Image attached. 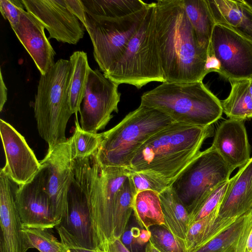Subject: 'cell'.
Instances as JSON below:
<instances>
[{
    "mask_svg": "<svg viewBox=\"0 0 252 252\" xmlns=\"http://www.w3.org/2000/svg\"><path fill=\"white\" fill-rule=\"evenodd\" d=\"M86 13L97 16L122 18L135 13L148 3L141 0H82Z\"/></svg>",
    "mask_w": 252,
    "mask_h": 252,
    "instance_id": "28",
    "label": "cell"
},
{
    "mask_svg": "<svg viewBox=\"0 0 252 252\" xmlns=\"http://www.w3.org/2000/svg\"><path fill=\"white\" fill-rule=\"evenodd\" d=\"M55 228L60 238L62 252H102L100 250L91 249L83 246L60 225Z\"/></svg>",
    "mask_w": 252,
    "mask_h": 252,
    "instance_id": "37",
    "label": "cell"
},
{
    "mask_svg": "<svg viewBox=\"0 0 252 252\" xmlns=\"http://www.w3.org/2000/svg\"><path fill=\"white\" fill-rule=\"evenodd\" d=\"M40 163L41 168L33 180L17 187L15 201L23 227L49 229L60 223L54 217L47 192L46 166Z\"/></svg>",
    "mask_w": 252,
    "mask_h": 252,
    "instance_id": "12",
    "label": "cell"
},
{
    "mask_svg": "<svg viewBox=\"0 0 252 252\" xmlns=\"http://www.w3.org/2000/svg\"><path fill=\"white\" fill-rule=\"evenodd\" d=\"M129 177L136 193L144 190H152L159 194L170 185L167 181L151 171H130Z\"/></svg>",
    "mask_w": 252,
    "mask_h": 252,
    "instance_id": "35",
    "label": "cell"
},
{
    "mask_svg": "<svg viewBox=\"0 0 252 252\" xmlns=\"http://www.w3.org/2000/svg\"><path fill=\"white\" fill-rule=\"evenodd\" d=\"M164 225L173 234L185 241L189 227V214L172 189L168 187L159 194Z\"/></svg>",
    "mask_w": 252,
    "mask_h": 252,
    "instance_id": "23",
    "label": "cell"
},
{
    "mask_svg": "<svg viewBox=\"0 0 252 252\" xmlns=\"http://www.w3.org/2000/svg\"><path fill=\"white\" fill-rule=\"evenodd\" d=\"M216 24L252 40V8L244 0H206Z\"/></svg>",
    "mask_w": 252,
    "mask_h": 252,
    "instance_id": "21",
    "label": "cell"
},
{
    "mask_svg": "<svg viewBox=\"0 0 252 252\" xmlns=\"http://www.w3.org/2000/svg\"><path fill=\"white\" fill-rule=\"evenodd\" d=\"M0 171V237L7 252H26L29 249L22 231V222L17 210L15 193L18 186Z\"/></svg>",
    "mask_w": 252,
    "mask_h": 252,
    "instance_id": "17",
    "label": "cell"
},
{
    "mask_svg": "<svg viewBox=\"0 0 252 252\" xmlns=\"http://www.w3.org/2000/svg\"><path fill=\"white\" fill-rule=\"evenodd\" d=\"M209 46L220 63L221 76L228 80L252 78V40L216 24Z\"/></svg>",
    "mask_w": 252,
    "mask_h": 252,
    "instance_id": "11",
    "label": "cell"
},
{
    "mask_svg": "<svg viewBox=\"0 0 252 252\" xmlns=\"http://www.w3.org/2000/svg\"><path fill=\"white\" fill-rule=\"evenodd\" d=\"M187 16L196 39L208 50L213 30L216 25L206 0H182Z\"/></svg>",
    "mask_w": 252,
    "mask_h": 252,
    "instance_id": "26",
    "label": "cell"
},
{
    "mask_svg": "<svg viewBox=\"0 0 252 252\" xmlns=\"http://www.w3.org/2000/svg\"><path fill=\"white\" fill-rule=\"evenodd\" d=\"M21 0H0V11L2 17L8 20L12 28L20 22L21 11L24 9Z\"/></svg>",
    "mask_w": 252,
    "mask_h": 252,
    "instance_id": "36",
    "label": "cell"
},
{
    "mask_svg": "<svg viewBox=\"0 0 252 252\" xmlns=\"http://www.w3.org/2000/svg\"><path fill=\"white\" fill-rule=\"evenodd\" d=\"M75 124V130L72 136L74 158H84L90 157L98 149L99 133H92L82 130L78 118H76Z\"/></svg>",
    "mask_w": 252,
    "mask_h": 252,
    "instance_id": "33",
    "label": "cell"
},
{
    "mask_svg": "<svg viewBox=\"0 0 252 252\" xmlns=\"http://www.w3.org/2000/svg\"><path fill=\"white\" fill-rule=\"evenodd\" d=\"M145 252H160L149 241V243L146 246Z\"/></svg>",
    "mask_w": 252,
    "mask_h": 252,
    "instance_id": "44",
    "label": "cell"
},
{
    "mask_svg": "<svg viewBox=\"0 0 252 252\" xmlns=\"http://www.w3.org/2000/svg\"><path fill=\"white\" fill-rule=\"evenodd\" d=\"M104 252H130L121 240L114 239L107 243L102 250Z\"/></svg>",
    "mask_w": 252,
    "mask_h": 252,
    "instance_id": "41",
    "label": "cell"
},
{
    "mask_svg": "<svg viewBox=\"0 0 252 252\" xmlns=\"http://www.w3.org/2000/svg\"><path fill=\"white\" fill-rule=\"evenodd\" d=\"M106 77L118 85L129 84L137 89L151 82H165L157 35L155 2L149 3L139 29Z\"/></svg>",
    "mask_w": 252,
    "mask_h": 252,
    "instance_id": "7",
    "label": "cell"
},
{
    "mask_svg": "<svg viewBox=\"0 0 252 252\" xmlns=\"http://www.w3.org/2000/svg\"><path fill=\"white\" fill-rule=\"evenodd\" d=\"M213 132L212 125L203 127L173 122L143 144L128 169L153 172L171 185L200 152L203 143Z\"/></svg>",
    "mask_w": 252,
    "mask_h": 252,
    "instance_id": "2",
    "label": "cell"
},
{
    "mask_svg": "<svg viewBox=\"0 0 252 252\" xmlns=\"http://www.w3.org/2000/svg\"><path fill=\"white\" fill-rule=\"evenodd\" d=\"M0 133L5 156L0 170L17 186L31 182L41 168L25 137L10 124L0 120Z\"/></svg>",
    "mask_w": 252,
    "mask_h": 252,
    "instance_id": "15",
    "label": "cell"
},
{
    "mask_svg": "<svg viewBox=\"0 0 252 252\" xmlns=\"http://www.w3.org/2000/svg\"><path fill=\"white\" fill-rule=\"evenodd\" d=\"M26 11L39 21L48 39L76 44L83 37L84 27L67 8L64 0H21Z\"/></svg>",
    "mask_w": 252,
    "mask_h": 252,
    "instance_id": "14",
    "label": "cell"
},
{
    "mask_svg": "<svg viewBox=\"0 0 252 252\" xmlns=\"http://www.w3.org/2000/svg\"><path fill=\"white\" fill-rule=\"evenodd\" d=\"M68 10L75 15L83 25L86 26V12L81 0H64Z\"/></svg>",
    "mask_w": 252,
    "mask_h": 252,
    "instance_id": "39",
    "label": "cell"
},
{
    "mask_svg": "<svg viewBox=\"0 0 252 252\" xmlns=\"http://www.w3.org/2000/svg\"><path fill=\"white\" fill-rule=\"evenodd\" d=\"M155 17L165 82L202 81L207 50L198 43L182 0L157 1Z\"/></svg>",
    "mask_w": 252,
    "mask_h": 252,
    "instance_id": "1",
    "label": "cell"
},
{
    "mask_svg": "<svg viewBox=\"0 0 252 252\" xmlns=\"http://www.w3.org/2000/svg\"><path fill=\"white\" fill-rule=\"evenodd\" d=\"M220 63L214 55L211 48L209 45L205 65V74L207 75L211 72H216L220 73Z\"/></svg>",
    "mask_w": 252,
    "mask_h": 252,
    "instance_id": "40",
    "label": "cell"
},
{
    "mask_svg": "<svg viewBox=\"0 0 252 252\" xmlns=\"http://www.w3.org/2000/svg\"><path fill=\"white\" fill-rule=\"evenodd\" d=\"M134 216L138 224L145 229L165 224L159 194L144 190L135 194L133 203Z\"/></svg>",
    "mask_w": 252,
    "mask_h": 252,
    "instance_id": "27",
    "label": "cell"
},
{
    "mask_svg": "<svg viewBox=\"0 0 252 252\" xmlns=\"http://www.w3.org/2000/svg\"><path fill=\"white\" fill-rule=\"evenodd\" d=\"M136 194L135 187L129 174L116 198L113 215L114 239H121L125 231L133 211V200Z\"/></svg>",
    "mask_w": 252,
    "mask_h": 252,
    "instance_id": "29",
    "label": "cell"
},
{
    "mask_svg": "<svg viewBox=\"0 0 252 252\" xmlns=\"http://www.w3.org/2000/svg\"><path fill=\"white\" fill-rule=\"evenodd\" d=\"M212 146L233 170L250 159V145L244 121L228 119L216 131Z\"/></svg>",
    "mask_w": 252,
    "mask_h": 252,
    "instance_id": "18",
    "label": "cell"
},
{
    "mask_svg": "<svg viewBox=\"0 0 252 252\" xmlns=\"http://www.w3.org/2000/svg\"><path fill=\"white\" fill-rule=\"evenodd\" d=\"M244 1L252 8V0H244Z\"/></svg>",
    "mask_w": 252,
    "mask_h": 252,
    "instance_id": "47",
    "label": "cell"
},
{
    "mask_svg": "<svg viewBox=\"0 0 252 252\" xmlns=\"http://www.w3.org/2000/svg\"><path fill=\"white\" fill-rule=\"evenodd\" d=\"M233 171L211 146L200 152L170 187L189 214L217 187L229 180Z\"/></svg>",
    "mask_w": 252,
    "mask_h": 252,
    "instance_id": "9",
    "label": "cell"
},
{
    "mask_svg": "<svg viewBox=\"0 0 252 252\" xmlns=\"http://www.w3.org/2000/svg\"><path fill=\"white\" fill-rule=\"evenodd\" d=\"M228 97L221 101L222 111L228 119L245 121L252 118V99L249 92V79H231Z\"/></svg>",
    "mask_w": 252,
    "mask_h": 252,
    "instance_id": "25",
    "label": "cell"
},
{
    "mask_svg": "<svg viewBox=\"0 0 252 252\" xmlns=\"http://www.w3.org/2000/svg\"><path fill=\"white\" fill-rule=\"evenodd\" d=\"M219 210L215 211L189 225L185 240L188 252H193L205 245L239 218H221L219 217Z\"/></svg>",
    "mask_w": 252,
    "mask_h": 252,
    "instance_id": "22",
    "label": "cell"
},
{
    "mask_svg": "<svg viewBox=\"0 0 252 252\" xmlns=\"http://www.w3.org/2000/svg\"><path fill=\"white\" fill-rule=\"evenodd\" d=\"M138 241L140 243H145L149 241L151 237V232L149 230H142L137 235Z\"/></svg>",
    "mask_w": 252,
    "mask_h": 252,
    "instance_id": "43",
    "label": "cell"
},
{
    "mask_svg": "<svg viewBox=\"0 0 252 252\" xmlns=\"http://www.w3.org/2000/svg\"><path fill=\"white\" fill-rule=\"evenodd\" d=\"M0 252H7L4 243L1 237H0Z\"/></svg>",
    "mask_w": 252,
    "mask_h": 252,
    "instance_id": "45",
    "label": "cell"
},
{
    "mask_svg": "<svg viewBox=\"0 0 252 252\" xmlns=\"http://www.w3.org/2000/svg\"><path fill=\"white\" fill-rule=\"evenodd\" d=\"M29 248H34L39 252L62 251L61 241H58L48 229L22 228Z\"/></svg>",
    "mask_w": 252,
    "mask_h": 252,
    "instance_id": "32",
    "label": "cell"
},
{
    "mask_svg": "<svg viewBox=\"0 0 252 252\" xmlns=\"http://www.w3.org/2000/svg\"><path fill=\"white\" fill-rule=\"evenodd\" d=\"M60 225L83 246L99 250L94 234L87 197L74 174L68 195L66 214Z\"/></svg>",
    "mask_w": 252,
    "mask_h": 252,
    "instance_id": "16",
    "label": "cell"
},
{
    "mask_svg": "<svg viewBox=\"0 0 252 252\" xmlns=\"http://www.w3.org/2000/svg\"><path fill=\"white\" fill-rule=\"evenodd\" d=\"M62 252V251H61V252Z\"/></svg>",
    "mask_w": 252,
    "mask_h": 252,
    "instance_id": "48",
    "label": "cell"
},
{
    "mask_svg": "<svg viewBox=\"0 0 252 252\" xmlns=\"http://www.w3.org/2000/svg\"><path fill=\"white\" fill-rule=\"evenodd\" d=\"M69 60L60 59L41 75L33 102L34 117L40 137L48 151L66 142L67 124L72 113L68 97Z\"/></svg>",
    "mask_w": 252,
    "mask_h": 252,
    "instance_id": "6",
    "label": "cell"
},
{
    "mask_svg": "<svg viewBox=\"0 0 252 252\" xmlns=\"http://www.w3.org/2000/svg\"><path fill=\"white\" fill-rule=\"evenodd\" d=\"M12 29L33 60L40 74H45L55 63L56 53L45 35L44 26L31 14L22 9L19 24Z\"/></svg>",
    "mask_w": 252,
    "mask_h": 252,
    "instance_id": "19",
    "label": "cell"
},
{
    "mask_svg": "<svg viewBox=\"0 0 252 252\" xmlns=\"http://www.w3.org/2000/svg\"><path fill=\"white\" fill-rule=\"evenodd\" d=\"M229 183V180L217 187L196 208L189 213V226L193 222L220 209Z\"/></svg>",
    "mask_w": 252,
    "mask_h": 252,
    "instance_id": "34",
    "label": "cell"
},
{
    "mask_svg": "<svg viewBox=\"0 0 252 252\" xmlns=\"http://www.w3.org/2000/svg\"><path fill=\"white\" fill-rule=\"evenodd\" d=\"M142 9L122 18L97 16L86 12V26L93 45V55L106 76L120 59L147 12Z\"/></svg>",
    "mask_w": 252,
    "mask_h": 252,
    "instance_id": "8",
    "label": "cell"
},
{
    "mask_svg": "<svg viewBox=\"0 0 252 252\" xmlns=\"http://www.w3.org/2000/svg\"><path fill=\"white\" fill-rule=\"evenodd\" d=\"M7 98V89L4 83L1 70L0 72V111L1 112Z\"/></svg>",
    "mask_w": 252,
    "mask_h": 252,
    "instance_id": "42",
    "label": "cell"
},
{
    "mask_svg": "<svg viewBox=\"0 0 252 252\" xmlns=\"http://www.w3.org/2000/svg\"><path fill=\"white\" fill-rule=\"evenodd\" d=\"M249 92L252 99V78L249 79Z\"/></svg>",
    "mask_w": 252,
    "mask_h": 252,
    "instance_id": "46",
    "label": "cell"
},
{
    "mask_svg": "<svg viewBox=\"0 0 252 252\" xmlns=\"http://www.w3.org/2000/svg\"><path fill=\"white\" fill-rule=\"evenodd\" d=\"M173 122L160 111L140 105L114 127L99 133L94 157L100 166L128 168L143 144Z\"/></svg>",
    "mask_w": 252,
    "mask_h": 252,
    "instance_id": "5",
    "label": "cell"
},
{
    "mask_svg": "<svg viewBox=\"0 0 252 252\" xmlns=\"http://www.w3.org/2000/svg\"><path fill=\"white\" fill-rule=\"evenodd\" d=\"M118 86L99 70L90 69L79 112L82 130L96 134L105 128L112 113L118 112Z\"/></svg>",
    "mask_w": 252,
    "mask_h": 252,
    "instance_id": "10",
    "label": "cell"
},
{
    "mask_svg": "<svg viewBox=\"0 0 252 252\" xmlns=\"http://www.w3.org/2000/svg\"><path fill=\"white\" fill-rule=\"evenodd\" d=\"M251 212L239 217L225 230L193 252H236Z\"/></svg>",
    "mask_w": 252,
    "mask_h": 252,
    "instance_id": "30",
    "label": "cell"
},
{
    "mask_svg": "<svg viewBox=\"0 0 252 252\" xmlns=\"http://www.w3.org/2000/svg\"><path fill=\"white\" fill-rule=\"evenodd\" d=\"M236 252H252V211L240 236Z\"/></svg>",
    "mask_w": 252,
    "mask_h": 252,
    "instance_id": "38",
    "label": "cell"
},
{
    "mask_svg": "<svg viewBox=\"0 0 252 252\" xmlns=\"http://www.w3.org/2000/svg\"><path fill=\"white\" fill-rule=\"evenodd\" d=\"M70 74L68 86L69 103L72 113L80 112L89 73L91 68L87 53L83 51H75L69 57Z\"/></svg>",
    "mask_w": 252,
    "mask_h": 252,
    "instance_id": "24",
    "label": "cell"
},
{
    "mask_svg": "<svg viewBox=\"0 0 252 252\" xmlns=\"http://www.w3.org/2000/svg\"><path fill=\"white\" fill-rule=\"evenodd\" d=\"M252 211V158L231 179L219 217L238 218Z\"/></svg>",
    "mask_w": 252,
    "mask_h": 252,
    "instance_id": "20",
    "label": "cell"
},
{
    "mask_svg": "<svg viewBox=\"0 0 252 252\" xmlns=\"http://www.w3.org/2000/svg\"><path fill=\"white\" fill-rule=\"evenodd\" d=\"M149 242L160 252H188L185 241L173 234L164 225L149 228Z\"/></svg>",
    "mask_w": 252,
    "mask_h": 252,
    "instance_id": "31",
    "label": "cell"
},
{
    "mask_svg": "<svg viewBox=\"0 0 252 252\" xmlns=\"http://www.w3.org/2000/svg\"><path fill=\"white\" fill-rule=\"evenodd\" d=\"M140 105L157 109L174 122L208 126L222 116L220 101L202 81L163 82L144 93Z\"/></svg>",
    "mask_w": 252,
    "mask_h": 252,
    "instance_id": "4",
    "label": "cell"
},
{
    "mask_svg": "<svg viewBox=\"0 0 252 252\" xmlns=\"http://www.w3.org/2000/svg\"><path fill=\"white\" fill-rule=\"evenodd\" d=\"M73 159L71 136L66 142L48 151L40 161L47 167V192L54 217L60 224L67 210L68 195L73 178Z\"/></svg>",
    "mask_w": 252,
    "mask_h": 252,
    "instance_id": "13",
    "label": "cell"
},
{
    "mask_svg": "<svg viewBox=\"0 0 252 252\" xmlns=\"http://www.w3.org/2000/svg\"><path fill=\"white\" fill-rule=\"evenodd\" d=\"M72 169L87 197L97 247L102 251L114 239L116 198L130 171L122 167L100 166L94 154L84 158H74Z\"/></svg>",
    "mask_w": 252,
    "mask_h": 252,
    "instance_id": "3",
    "label": "cell"
}]
</instances>
